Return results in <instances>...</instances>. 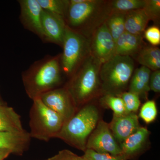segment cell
I'll return each instance as SVG.
<instances>
[{
    "label": "cell",
    "instance_id": "cell-4",
    "mask_svg": "<svg viewBox=\"0 0 160 160\" xmlns=\"http://www.w3.org/2000/svg\"><path fill=\"white\" fill-rule=\"evenodd\" d=\"M100 119V112L97 106L91 102L87 103L64 123L55 138L84 152L88 138Z\"/></svg>",
    "mask_w": 160,
    "mask_h": 160
},
{
    "label": "cell",
    "instance_id": "cell-33",
    "mask_svg": "<svg viewBox=\"0 0 160 160\" xmlns=\"http://www.w3.org/2000/svg\"><path fill=\"white\" fill-rule=\"evenodd\" d=\"M74 160H86L85 159V158H84L82 157L81 156H78L77 155L75 154L74 155Z\"/></svg>",
    "mask_w": 160,
    "mask_h": 160
},
{
    "label": "cell",
    "instance_id": "cell-28",
    "mask_svg": "<svg viewBox=\"0 0 160 160\" xmlns=\"http://www.w3.org/2000/svg\"><path fill=\"white\" fill-rule=\"evenodd\" d=\"M82 157L86 160H126L122 155H112L106 153H100L90 149L84 152Z\"/></svg>",
    "mask_w": 160,
    "mask_h": 160
},
{
    "label": "cell",
    "instance_id": "cell-31",
    "mask_svg": "<svg viewBox=\"0 0 160 160\" xmlns=\"http://www.w3.org/2000/svg\"><path fill=\"white\" fill-rule=\"evenodd\" d=\"M75 153L67 149H64L58 152V154L46 160H74Z\"/></svg>",
    "mask_w": 160,
    "mask_h": 160
},
{
    "label": "cell",
    "instance_id": "cell-16",
    "mask_svg": "<svg viewBox=\"0 0 160 160\" xmlns=\"http://www.w3.org/2000/svg\"><path fill=\"white\" fill-rule=\"evenodd\" d=\"M143 36L136 35L125 31L115 42V55L135 56L143 48Z\"/></svg>",
    "mask_w": 160,
    "mask_h": 160
},
{
    "label": "cell",
    "instance_id": "cell-22",
    "mask_svg": "<svg viewBox=\"0 0 160 160\" xmlns=\"http://www.w3.org/2000/svg\"><path fill=\"white\" fill-rule=\"evenodd\" d=\"M145 0H111L109 6L111 13H123L144 8Z\"/></svg>",
    "mask_w": 160,
    "mask_h": 160
},
{
    "label": "cell",
    "instance_id": "cell-18",
    "mask_svg": "<svg viewBox=\"0 0 160 160\" xmlns=\"http://www.w3.org/2000/svg\"><path fill=\"white\" fill-rule=\"evenodd\" d=\"M25 130L21 116L12 107L6 104L0 106V131L22 132Z\"/></svg>",
    "mask_w": 160,
    "mask_h": 160
},
{
    "label": "cell",
    "instance_id": "cell-20",
    "mask_svg": "<svg viewBox=\"0 0 160 160\" xmlns=\"http://www.w3.org/2000/svg\"><path fill=\"white\" fill-rule=\"evenodd\" d=\"M138 62L151 71L160 69V49L157 46H144L136 55Z\"/></svg>",
    "mask_w": 160,
    "mask_h": 160
},
{
    "label": "cell",
    "instance_id": "cell-12",
    "mask_svg": "<svg viewBox=\"0 0 160 160\" xmlns=\"http://www.w3.org/2000/svg\"><path fill=\"white\" fill-rule=\"evenodd\" d=\"M42 24L44 42L53 43L62 47L67 27L65 19L43 9Z\"/></svg>",
    "mask_w": 160,
    "mask_h": 160
},
{
    "label": "cell",
    "instance_id": "cell-11",
    "mask_svg": "<svg viewBox=\"0 0 160 160\" xmlns=\"http://www.w3.org/2000/svg\"><path fill=\"white\" fill-rule=\"evenodd\" d=\"M18 2L20 6L19 18L22 25L44 42L42 24L43 9L38 0H19Z\"/></svg>",
    "mask_w": 160,
    "mask_h": 160
},
{
    "label": "cell",
    "instance_id": "cell-13",
    "mask_svg": "<svg viewBox=\"0 0 160 160\" xmlns=\"http://www.w3.org/2000/svg\"><path fill=\"white\" fill-rule=\"evenodd\" d=\"M150 132L141 127L120 144L122 155L126 160L137 158L148 149Z\"/></svg>",
    "mask_w": 160,
    "mask_h": 160
},
{
    "label": "cell",
    "instance_id": "cell-5",
    "mask_svg": "<svg viewBox=\"0 0 160 160\" xmlns=\"http://www.w3.org/2000/svg\"><path fill=\"white\" fill-rule=\"evenodd\" d=\"M134 67L132 58L118 55L102 64L100 71L102 95L119 96L126 92Z\"/></svg>",
    "mask_w": 160,
    "mask_h": 160
},
{
    "label": "cell",
    "instance_id": "cell-29",
    "mask_svg": "<svg viewBox=\"0 0 160 160\" xmlns=\"http://www.w3.org/2000/svg\"><path fill=\"white\" fill-rule=\"evenodd\" d=\"M144 38L152 46H156L160 44V29L158 26H150L144 32Z\"/></svg>",
    "mask_w": 160,
    "mask_h": 160
},
{
    "label": "cell",
    "instance_id": "cell-10",
    "mask_svg": "<svg viewBox=\"0 0 160 160\" xmlns=\"http://www.w3.org/2000/svg\"><path fill=\"white\" fill-rule=\"evenodd\" d=\"M90 42L91 55L102 64L115 55V43L106 23L95 31Z\"/></svg>",
    "mask_w": 160,
    "mask_h": 160
},
{
    "label": "cell",
    "instance_id": "cell-26",
    "mask_svg": "<svg viewBox=\"0 0 160 160\" xmlns=\"http://www.w3.org/2000/svg\"><path fill=\"white\" fill-rule=\"evenodd\" d=\"M118 96L123 100L126 113H137L141 106V101L138 96L126 91Z\"/></svg>",
    "mask_w": 160,
    "mask_h": 160
},
{
    "label": "cell",
    "instance_id": "cell-8",
    "mask_svg": "<svg viewBox=\"0 0 160 160\" xmlns=\"http://www.w3.org/2000/svg\"><path fill=\"white\" fill-rule=\"evenodd\" d=\"M86 149L112 155L122 154L119 144L109 129V123L100 119L87 140Z\"/></svg>",
    "mask_w": 160,
    "mask_h": 160
},
{
    "label": "cell",
    "instance_id": "cell-7",
    "mask_svg": "<svg viewBox=\"0 0 160 160\" xmlns=\"http://www.w3.org/2000/svg\"><path fill=\"white\" fill-rule=\"evenodd\" d=\"M61 53L63 73L69 78L91 55L90 39L67 26Z\"/></svg>",
    "mask_w": 160,
    "mask_h": 160
},
{
    "label": "cell",
    "instance_id": "cell-3",
    "mask_svg": "<svg viewBox=\"0 0 160 160\" xmlns=\"http://www.w3.org/2000/svg\"><path fill=\"white\" fill-rule=\"evenodd\" d=\"M102 65L98 60L89 56L64 86L78 109L102 95L100 78Z\"/></svg>",
    "mask_w": 160,
    "mask_h": 160
},
{
    "label": "cell",
    "instance_id": "cell-9",
    "mask_svg": "<svg viewBox=\"0 0 160 160\" xmlns=\"http://www.w3.org/2000/svg\"><path fill=\"white\" fill-rule=\"evenodd\" d=\"M40 98L46 106L59 115L65 122L73 117L78 110L65 86L46 92Z\"/></svg>",
    "mask_w": 160,
    "mask_h": 160
},
{
    "label": "cell",
    "instance_id": "cell-24",
    "mask_svg": "<svg viewBox=\"0 0 160 160\" xmlns=\"http://www.w3.org/2000/svg\"><path fill=\"white\" fill-rule=\"evenodd\" d=\"M102 96L100 99V103L103 107L111 109L113 111V114L116 115L126 113L123 100L120 97L110 94Z\"/></svg>",
    "mask_w": 160,
    "mask_h": 160
},
{
    "label": "cell",
    "instance_id": "cell-17",
    "mask_svg": "<svg viewBox=\"0 0 160 160\" xmlns=\"http://www.w3.org/2000/svg\"><path fill=\"white\" fill-rule=\"evenodd\" d=\"M151 70L142 66L134 70L129 82L128 91L137 95L139 97L146 98L149 89V78Z\"/></svg>",
    "mask_w": 160,
    "mask_h": 160
},
{
    "label": "cell",
    "instance_id": "cell-14",
    "mask_svg": "<svg viewBox=\"0 0 160 160\" xmlns=\"http://www.w3.org/2000/svg\"><path fill=\"white\" fill-rule=\"evenodd\" d=\"M109 126L115 139L120 144L141 126L137 113H126L121 115L113 114Z\"/></svg>",
    "mask_w": 160,
    "mask_h": 160
},
{
    "label": "cell",
    "instance_id": "cell-15",
    "mask_svg": "<svg viewBox=\"0 0 160 160\" xmlns=\"http://www.w3.org/2000/svg\"><path fill=\"white\" fill-rule=\"evenodd\" d=\"M31 139L26 130L22 132L0 131V149H8L12 153L22 154L30 146Z\"/></svg>",
    "mask_w": 160,
    "mask_h": 160
},
{
    "label": "cell",
    "instance_id": "cell-6",
    "mask_svg": "<svg viewBox=\"0 0 160 160\" xmlns=\"http://www.w3.org/2000/svg\"><path fill=\"white\" fill-rule=\"evenodd\" d=\"M29 111L30 137L49 142L55 138L65 123L59 115L46 106L40 98L32 100Z\"/></svg>",
    "mask_w": 160,
    "mask_h": 160
},
{
    "label": "cell",
    "instance_id": "cell-30",
    "mask_svg": "<svg viewBox=\"0 0 160 160\" xmlns=\"http://www.w3.org/2000/svg\"><path fill=\"white\" fill-rule=\"evenodd\" d=\"M149 89L155 92H160V70H155L151 72L149 78Z\"/></svg>",
    "mask_w": 160,
    "mask_h": 160
},
{
    "label": "cell",
    "instance_id": "cell-27",
    "mask_svg": "<svg viewBox=\"0 0 160 160\" xmlns=\"http://www.w3.org/2000/svg\"><path fill=\"white\" fill-rule=\"evenodd\" d=\"M150 21L158 22L160 18V0H145L143 8Z\"/></svg>",
    "mask_w": 160,
    "mask_h": 160
},
{
    "label": "cell",
    "instance_id": "cell-21",
    "mask_svg": "<svg viewBox=\"0 0 160 160\" xmlns=\"http://www.w3.org/2000/svg\"><path fill=\"white\" fill-rule=\"evenodd\" d=\"M105 23L115 43L118 39L126 31L125 14L111 13Z\"/></svg>",
    "mask_w": 160,
    "mask_h": 160
},
{
    "label": "cell",
    "instance_id": "cell-2",
    "mask_svg": "<svg viewBox=\"0 0 160 160\" xmlns=\"http://www.w3.org/2000/svg\"><path fill=\"white\" fill-rule=\"evenodd\" d=\"M111 12L109 1L85 0L70 4L65 21L69 28L90 39L106 22Z\"/></svg>",
    "mask_w": 160,
    "mask_h": 160
},
{
    "label": "cell",
    "instance_id": "cell-19",
    "mask_svg": "<svg viewBox=\"0 0 160 160\" xmlns=\"http://www.w3.org/2000/svg\"><path fill=\"white\" fill-rule=\"evenodd\" d=\"M149 21L143 9L129 12L125 14V30L131 34L143 36Z\"/></svg>",
    "mask_w": 160,
    "mask_h": 160
},
{
    "label": "cell",
    "instance_id": "cell-32",
    "mask_svg": "<svg viewBox=\"0 0 160 160\" xmlns=\"http://www.w3.org/2000/svg\"><path fill=\"white\" fill-rule=\"evenodd\" d=\"M11 153V152L8 149H0V160H4Z\"/></svg>",
    "mask_w": 160,
    "mask_h": 160
},
{
    "label": "cell",
    "instance_id": "cell-23",
    "mask_svg": "<svg viewBox=\"0 0 160 160\" xmlns=\"http://www.w3.org/2000/svg\"><path fill=\"white\" fill-rule=\"evenodd\" d=\"M44 10L66 18L70 2L69 0H38Z\"/></svg>",
    "mask_w": 160,
    "mask_h": 160
},
{
    "label": "cell",
    "instance_id": "cell-25",
    "mask_svg": "<svg viewBox=\"0 0 160 160\" xmlns=\"http://www.w3.org/2000/svg\"><path fill=\"white\" fill-rule=\"evenodd\" d=\"M158 115V109L155 102L153 100H148L143 104L139 113L141 118L146 124L153 122Z\"/></svg>",
    "mask_w": 160,
    "mask_h": 160
},
{
    "label": "cell",
    "instance_id": "cell-1",
    "mask_svg": "<svg viewBox=\"0 0 160 160\" xmlns=\"http://www.w3.org/2000/svg\"><path fill=\"white\" fill-rule=\"evenodd\" d=\"M63 75L61 54L46 56L22 73L26 94L32 101L40 98L44 93L60 87Z\"/></svg>",
    "mask_w": 160,
    "mask_h": 160
},
{
    "label": "cell",
    "instance_id": "cell-34",
    "mask_svg": "<svg viewBox=\"0 0 160 160\" xmlns=\"http://www.w3.org/2000/svg\"><path fill=\"white\" fill-rule=\"evenodd\" d=\"M5 103L3 102L2 100V98H1V96H0V106L1 105H4Z\"/></svg>",
    "mask_w": 160,
    "mask_h": 160
}]
</instances>
